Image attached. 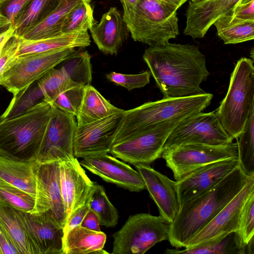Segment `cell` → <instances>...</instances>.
<instances>
[{
    "label": "cell",
    "instance_id": "f907efd6",
    "mask_svg": "<svg viewBox=\"0 0 254 254\" xmlns=\"http://www.w3.org/2000/svg\"><path fill=\"white\" fill-rule=\"evenodd\" d=\"M11 24V21L0 12V29L8 26Z\"/></svg>",
    "mask_w": 254,
    "mask_h": 254
},
{
    "label": "cell",
    "instance_id": "b9f144b4",
    "mask_svg": "<svg viewBox=\"0 0 254 254\" xmlns=\"http://www.w3.org/2000/svg\"><path fill=\"white\" fill-rule=\"evenodd\" d=\"M30 0H1L0 12L12 23L19 13Z\"/></svg>",
    "mask_w": 254,
    "mask_h": 254
},
{
    "label": "cell",
    "instance_id": "5b68a950",
    "mask_svg": "<svg viewBox=\"0 0 254 254\" xmlns=\"http://www.w3.org/2000/svg\"><path fill=\"white\" fill-rule=\"evenodd\" d=\"M177 10L161 0H138L124 10L123 18L134 41L160 45L179 34Z\"/></svg>",
    "mask_w": 254,
    "mask_h": 254
},
{
    "label": "cell",
    "instance_id": "6da1fadb",
    "mask_svg": "<svg viewBox=\"0 0 254 254\" xmlns=\"http://www.w3.org/2000/svg\"><path fill=\"white\" fill-rule=\"evenodd\" d=\"M143 58L163 98L206 93L201 83L209 75L205 55L194 45L170 43L150 46Z\"/></svg>",
    "mask_w": 254,
    "mask_h": 254
},
{
    "label": "cell",
    "instance_id": "3957f363",
    "mask_svg": "<svg viewBox=\"0 0 254 254\" xmlns=\"http://www.w3.org/2000/svg\"><path fill=\"white\" fill-rule=\"evenodd\" d=\"M212 97V94L205 93L189 97L163 98L125 110L113 143L202 112L210 105Z\"/></svg>",
    "mask_w": 254,
    "mask_h": 254
},
{
    "label": "cell",
    "instance_id": "5bb4252c",
    "mask_svg": "<svg viewBox=\"0 0 254 254\" xmlns=\"http://www.w3.org/2000/svg\"><path fill=\"white\" fill-rule=\"evenodd\" d=\"M125 110L94 122L77 125L73 140V154L84 158L110 152Z\"/></svg>",
    "mask_w": 254,
    "mask_h": 254
},
{
    "label": "cell",
    "instance_id": "60d3db41",
    "mask_svg": "<svg viewBox=\"0 0 254 254\" xmlns=\"http://www.w3.org/2000/svg\"><path fill=\"white\" fill-rule=\"evenodd\" d=\"M20 38L15 33L0 48V83L5 72L17 57Z\"/></svg>",
    "mask_w": 254,
    "mask_h": 254
},
{
    "label": "cell",
    "instance_id": "1f68e13d",
    "mask_svg": "<svg viewBox=\"0 0 254 254\" xmlns=\"http://www.w3.org/2000/svg\"><path fill=\"white\" fill-rule=\"evenodd\" d=\"M236 139L238 164L247 176H254V110Z\"/></svg>",
    "mask_w": 254,
    "mask_h": 254
},
{
    "label": "cell",
    "instance_id": "f546056e",
    "mask_svg": "<svg viewBox=\"0 0 254 254\" xmlns=\"http://www.w3.org/2000/svg\"><path fill=\"white\" fill-rule=\"evenodd\" d=\"M0 226L11 238L20 254L35 252L17 210L0 202Z\"/></svg>",
    "mask_w": 254,
    "mask_h": 254
},
{
    "label": "cell",
    "instance_id": "7dc6e473",
    "mask_svg": "<svg viewBox=\"0 0 254 254\" xmlns=\"http://www.w3.org/2000/svg\"><path fill=\"white\" fill-rule=\"evenodd\" d=\"M15 29L12 24L9 25L4 31L0 33V48L13 35Z\"/></svg>",
    "mask_w": 254,
    "mask_h": 254
},
{
    "label": "cell",
    "instance_id": "d590c367",
    "mask_svg": "<svg viewBox=\"0 0 254 254\" xmlns=\"http://www.w3.org/2000/svg\"><path fill=\"white\" fill-rule=\"evenodd\" d=\"M91 0H84L75 5L68 13L63 24L61 33L85 32L96 22Z\"/></svg>",
    "mask_w": 254,
    "mask_h": 254
},
{
    "label": "cell",
    "instance_id": "74e56055",
    "mask_svg": "<svg viewBox=\"0 0 254 254\" xmlns=\"http://www.w3.org/2000/svg\"><path fill=\"white\" fill-rule=\"evenodd\" d=\"M235 233L246 254V246L254 236V192L249 196L243 205Z\"/></svg>",
    "mask_w": 254,
    "mask_h": 254
},
{
    "label": "cell",
    "instance_id": "f5cc1de1",
    "mask_svg": "<svg viewBox=\"0 0 254 254\" xmlns=\"http://www.w3.org/2000/svg\"><path fill=\"white\" fill-rule=\"evenodd\" d=\"M1 0H0V1H1Z\"/></svg>",
    "mask_w": 254,
    "mask_h": 254
},
{
    "label": "cell",
    "instance_id": "ab89813d",
    "mask_svg": "<svg viewBox=\"0 0 254 254\" xmlns=\"http://www.w3.org/2000/svg\"><path fill=\"white\" fill-rule=\"evenodd\" d=\"M151 75L148 70L137 74H124L113 71L107 74L106 77L109 81L130 91L148 84Z\"/></svg>",
    "mask_w": 254,
    "mask_h": 254
},
{
    "label": "cell",
    "instance_id": "cb8c5ba5",
    "mask_svg": "<svg viewBox=\"0 0 254 254\" xmlns=\"http://www.w3.org/2000/svg\"><path fill=\"white\" fill-rule=\"evenodd\" d=\"M90 43L88 31L62 33L37 40L20 38L16 56L44 53L61 49L85 48L89 46Z\"/></svg>",
    "mask_w": 254,
    "mask_h": 254
},
{
    "label": "cell",
    "instance_id": "c3c4849f",
    "mask_svg": "<svg viewBox=\"0 0 254 254\" xmlns=\"http://www.w3.org/2000/svg\"><path fill=\"white\" fill-rule=\"evenodd\" d=\"M170 5L174 7L177 9L180 8L184 3L188 0H161Z\"/></svg>",
    "mask_w": 254,
    "mask_h": 254
},
{
    "label": "cell",
    "instance_id": "8d00e7d4",
    "mask_svg": "<svg viewBox=\"0 0 254 254\" xmlns=\"http://www.w3.org/2000/svg\"><path fill=\"white\" fill-rule=\"evenodd\" d=\"M0 202L19 210L32 214L35 213V198L0 179Z\"/></svg>",
    "mask_w": 254,
    "mask_h": 254
},
{
    "label": "cell",
    "instance_id": "d6986e66",
    "mask_svg": "<svg viewBox=\"0 0 254 254\" xmlns=\"http://www.w3.org/2000/svg\"><path fill=\"white\" fill-rule=\"evenodd\" d=\"M134 166L144 182L145 189L156 204L160 216L171 223L180 207L176 181L171 180L149 165L138 164Z\"/></svg>",
    "mask_w": 254,
    "mask_h": 254
},
{
    "label": "cell",
    "instance_id": "ac0fdd59",
    "mask_svg": "<svg viewBox=\"0 0 254 254\" xmlns=\"http://www.w3.org/2000/svg\"><path fill=\"white\" fill-rule=\"evenodd\" d=\"M60 187L67 218L85 204L94 187L77 158L59 161Z\"/></svg>",
    "mask_w": 254,
    "mask_h": 254
},
{
    "label": "cell",
    "instance_id": "8992f818",
    "mask_svg": "<svg viewBox=\"0 0 254 254\" xmlns=\"http://www.w3.org/2000/svg\"><path fill=\"white\" fill-rule=\"evenodd\" d=\"M254 110V60L243 57L231 74L227 93L215 114L223 128L233 140L243 131Z\"/></svg>",
    "mask_w": 254,
    "mask_h": 254
},
{
    "label": "cell",
    "instance_id": "52a82bcc",
    "mask_svg": "<svg viewBox=\"0 0 254 254\" xmlns=\"http://www.w3.org/2000/svg\"><path fill=\"white\" fill-rule=\"evenodd\" d=\"M171 223L159 216L130 215L113 235V254H143L156 244L168 240Z\"/></svg>",
    "mask_w": 254,
    "mask_h": 254
},
{
    "label": "cell",
    "instance_id": "ee69618b",
    "mask_svg": "<svg viewBox=\"0 0 254 254\" xmlns=\"http://www.w3.org/2000/svg\"><path fill=\"white\" fill-rule=\"evenodd\" d=\"M89 210V205L87 202L71 212L67 217L64 227V235L70 230L79 226Z\"/></svg>",
    "mask_w": 254,
    "mask_h": 254
},
{
    "label": "cell",
    "instance_id": "4dcf8cb0",
    "mask_svg": "<svg viewBox=\"0 0 254 254\" xmlns=\"http://www.w3.org/2000/svg\"><path fill=\"white\" fill-rule=\"evenodd\" d=\"M37 83L43 93V100L50 105L60 94L66 89L80 85L72 81L62 64L59 68L55 67L51 69L37 81Z\"/></svg>",
    "mask_w": 254,
    "mask_h": 254
},
{
    "label": "cell",
    "instance_id": "836d02e7",
    "mask_svg": "<svg viewBox=\"0 0 254 254\" xmlns=\"http://www.w3.org/2000/svg\"><path fill=\"white\" fill-rule=\"evenodd\" d=\"M169 254H245L235 232L231 233L215 242L183 250L167 249Z\"/></svg>",
    "mask_w": 254,
    "mask_h": 254
},
{
    "label": "cell",
    "instance_id": "4fadbf2b",
    "mask_svg": "<svg viewBox=\"0 0 254 254\" xmlns=\"http://www.w3.org/2000/svg\"><path fill=\"white\" fill-rule=\"evenodd\" d=\"M254 192V176L249 178L240 192L206 225L189 239L185 248L215 242L235 232L243 205Z\"/></svg>",
    "mask_w": 254,
    "mask_h": 254
},
{
    "label": "cell",
    "instance_id": "d6a6232c",
    "mask_svg": "<svg viewBox=\"0 0 254 254\" xmlns=\"http://www.w3.org/2000/svg\"><path fill=\"white\" fill-rule=\"evenodd\" d=\"M87 202L90 209L97 215L100 225L113 227L118 224V210L110 202L102 186L95 183Z\"/></svg>",
    "mask_w": 254,
    "mask_h": 254
},
{
    "label": "cell",
    "instance_id": "30bf717a",
    "mask_svg": "<svg viewBox=\"0 0 254 254\" xmlns=\"http://www.w3.org/2000/svg\"><path fill=\"white\" fill-rule=\"evenodd\" d=\"M176 181L208 164L238 158L237 143L225 145L188 144L164 151L161 155Z\"/></svg>",
    "mask_w": 254,
    "mask_h": 254
},
{
    "label": "cell",
    "instance_id": "83f0119b",
    "mask_svg": "<svg viewBox=\"0 0 254 254\" xmlns=\"http://www.w3.org/2000/svg\"><path fill=\"white\" fill-rule=\"evenodd\" d=\"M213 25L224 44H235L254 39V20L236 18L230 11L219 17Z\"/></svg>",
    "mask_w": 254,
    "mask_h": 254
},
{
    "label": "cell",
    "instance_id": "484cf974",
    "mask_svg": "<svg viewBox=\"0 0 254 254\" xmlns=\"http://www.w3.org/2000/svg\"><path fill=\"white\" fill-rule=\"evenodd\" d=\"M106 238V235L101 231L78 226L64 235V254H98L103 249Z\"/></svg>",
    "mask_w": 254,
    "mask_h": 254
},
{
    "label": "cell",
    "instance_id": "f6af8a7d",
    "mask_svg": "<svg viewBox=\"0 0 254 254\" xmlns=\"http://www.w3.org/2000/svg\"><path fill=\"white\" fill-rule=\"evenodd\" d=\"M0 254H20L11 238L0 226Z\"/></svg>",
    "mask_w": 254,
    "mask_h": 254
},
{
    "label": "cell",
    "instance_id": "d4e9b609",
    "mask_svg": "<svg viewBox=\"0 0 254 254\" xmlns=\"http://www.w3.org/2000/svg\"><path fill=\"white\" fill-rule=\"evenodd\" d=\"M123 110L112 105L95 87L87 85L75 117L77 125L94 122Z\"/></svg>",
    "mask_w": 254,
    "mask_h": 254
},
{
    "label": "cell",
    "instance_id": "9a60e30c",
    "mask_svg": "<svg viewBox=\"0 0 254 254\" xmlns=\"http://www.w3.org/2000/svg\"><path fill=\"white\" fill-rule=\"evenodd\" d=\"M35 254H64V227L47 213L17 210Z\"/></svg>",
    "mask_w": 254,
    "mask_h": 254
},
{
    "label": "cell",
    "instance_id": "603a6c76",
    "mask_svg": "<svg viewBox=\"0 0 254 254\" xmlns=\"http://www.w3.org/2000/svg\"><path fill=\"white\" fill-rule=\"evenodd\" d=\"M94 42L100 51L116 55L128 37V30L123 15L115 7H111L90 29Z\"/></svg>",
    "mask_w": 254,
    "mask_h": 254
},
{
    "label": "cell",
    "instance_id": "681fc988",
    "mask_svg": "<svg viewBox=\"0 0 254 254\" xmlns=\"http://www.w3.org/2000/svg\"><path fill=\"white\" fill-rule=\"evenodd\" d=\"M138 0H120L124 10H127L135 5Z\"/></svg>",
    "mask_w": 254,
    "mask_h": 254
},
{
    "label": "cell",
    "instance_id": "7402d4cb",
    "mask_svg": "<svg viewBox=\"0 0 254 254\" xmlns=\"http://www.w3.org/2000/svg\"><path fill=\"white\" fill-rule=\"evenodd\" d=\"M32 161L18 160L0 154V179L35 198L34 214L44 213L42 190L34 173Z\"/></svg>",
    "mask_w": 254,
    "mask_h": 254
},
{
    "label": "cell",
    "instance_id": "4316f807",
    "mask_svg": "<svg viewBox=\"0 0 254 254\" xmlns=\"http://www.w3.org/2000/svg\"><path fill=\"white\" fill-rule=\"evenodd\" d=\"M83 0H61L56 8L47 18L19 37L24 40H37L62 34L68 13Z\"/></svg>",
    "mask_w": 254,
    "mask_h": 254
},
{
    "label": "cell",
    "instance_id": "7a4b0ae2",
    "mask_svg": "<svg viewBox=\"0 0 254 254\" xmlns=\"http://www.w3.org/2000/svg\"><path fill=\"white\" fill-rule=\"evenodd\" d=\"M250 177L238 164L214 187L180 205L171 224L170 244L177 249L185 248L189 239L240 192Z\"/></svg>",
    "mask_w": 254,
    "mask_h": 254
},
{
    "label": "cell",
    "instance_id": "e0dca14e",
    "mask_svg": "<svg viewBox=\"0 0 254 254\" xmlns=\"http://www.w3.org/2000/svg\"><path fill=\"white\" fill-rule=\"evenodd\" d=\"M238 165L237 159L214 162L200 167L176 181L180 205L214 187Z\"/></svg>",
    "mask_w": 254,
    "mask_h": 254
},
{
    "label": "cell",
    "instance_id": "7c38bea8",
    "mask_svg": "<svg viewBox=\"0 0 254 254\" xmlns=\"http://www.w3.org/2000/svg\"><path fill=\"white\" fill-rule=\"evenodd\" d=\"M75 117L52 106L50 117L34 161H62L74 157Z\"/></svg>",
    "mask_w": 254,
    "mask_h": 254
},
{
    "label": "cell",
    "instance_id": "277c9868",
    "mask_svg": "<svg viewBox=\"0 0 254 254\" xmlns=\"http://www.w3.org/2000/svg\"><path fill=\"white\" fill-rule=\"evenodd\" d=\"M52 106L43 101L21 115L0 122V154L34 160L50 117Z\"/></svg>",
    "mask_w": 254,
    "mask_h": 254
},
{
    "label": "cell",
    "instance_id": "f35d334b",
    "mask_svg": "<svg viewBox=\"0 0 254 254\" xmlns=\"http://www.w3.org/2000/svg\"><path fill=\"white\" fill-rule=\"evenodd\" d=\"M85 86L78 85L66 89L58 95L51 105L76 117L82 100Z\"/></svg>",
    "mask_w": 254,
    "mask_h": 254
},
{
    "label": "cell",
    "instance_id": "e575fe53",
    "mask_svg": "<svg viewBox=\"0 0 254 254\" xmlns=\"http://www.w3.org/2000/svg\"><path fill=\"white\" fill-rule=\"evenodd\" d=\"M91 56L87 51H74L62 63L75 83L86 86L92 81Z\"/></svg>",
    "mask_w": 254,
    "mask_h": 254
},
{
    "label": "cell",
    "instance_id": "ffe728a7",
    "mask_svg": "<svg viewBox=\"0 0 254 254\" xmlns=\"http://www.w3.org/2000/svg\"><path fill=\"white\" fill-rule=\"evenodd\" d=\"M239 0H197L190 1L186 12L185 35L193 39L204 37L221 16L229 12Z\"/></svg>",
    "mask_w": 254,
    "mask_h": 254
},
{
    "label": "cell",
    "instance_id": "816d5d0a",
    "mask_svg": "<svg viewBox=\"0 0 254 254\" xmlns=\"http://www.w3.org/2000/svg\"><path fill=\"white\" fill-rule=\"evenodd\" d=\"M190 1H195V0H189Z\"/></svg>",
    "mask_w": 254,
    "mask_h": 254
},
{
    "label": "cell",
    "instance_id": "f1b7e54d",
    "mask_svg": "<svg viewBox=\"0 0 254 254\" xmlns=\"http://www.w3.org/2000/svg\"><path fill=\"white\" fill-rule=\"evenodd\" d=\"M61 0H30L12 23L15 34H23L47 18L57 7Z\"/></svg>",
    "mask_w": 254,
    "mask_h": 254
},
{
    "label": "cell",
    "instance_id": "bcb514c9",
    "mask_svg": "<svg viewBox=\"0 0 254 254\" xmlns=\"http://www.w3.org/2000/svg\"><path fill=\"white\" fill-rule=\"evenodd\" d=\"M100 225L97 215L90 209L86 214L80 226L93 231L100 232Z\"/></svg>",
    "mask_w": 254,
    "mask_h": 254
},
{
    "label": "cell",
    "instance_id": "7bdbcfd3",
    "mask_svg": "<svg viewBox=\"0 0 254 254\" xmlns=\"http://www.w3.org/2000/svg\"><path fill=\"white\" fill-rule=\"evenodd\" d=\"M230 11L236 18L254 20V0H239Z\"/></svg>",
    "mask_w": 254,
    "mask_h": 254
},
{
    "label": "cell",
    "instance_id": "ba28073f",
    "mask_svg": "<svg viewBox=\"0 0 254 254\" xmlns=\"http://www.w3.org/2000/svg\"><path fill=\"white\" fill-rule=\"evenodd\" d=\"M75 51V48L17 56L4 73L0 85L15 96L38 81Z\"/></svg>",
    "mask_w": 254,
    "mask_h": 254
},
{
    "label": "cell",
    "instance_id": "9c48e42d",
    "mask_svg": "<svg viewBox=\"0 0 254 254\" xmlns=\"http://www.w3.org/2000/svg\"><path fill=\"white\" fill-rule=\"evenodd\" d=\"M215 111L194 114L181 120L167 138L163 151L188 144L225 145L233 142Z\"/></svg>",
    "mask_w": 254,
    "mask_h": 254
},
{
    "label": "cell",
    "instance_id": "2e32d148",
    "mask_svg": "<svg viewBox=\"0 0 254 254\" xmlns=\"http://www.w3.org/2000/svg\"><path fill=\"white\" fill-rule=\"evenodd\" d=\"M81 165L104 181L131 191L145 189L144 182L137 171L108 153L82 158Z\"/></svg>",
    "mask_w": 254,
    "mask_h": 254
},
{
    "label": "cell",
    "instance_id": "8fae6325",
    "mask_svg": "<svg viewBox=\"0 0 254 254\" xmlns=\"http://www.w3.org/2000/svg\"><path fill=\"white\" fill-rule=\"evenodd\" d=\"M180 121L166 123L153 129L114 142L110 153L134 165H150L161 157L167 138Z\"/></svg>",
    "mask_w": 254,
    "mask_h": 254
},
{
    "label": "cell",
    "instance_id": "44dd1931",
    "mask_svg": "<svg viewBox=\"0 0 254 254\" xmlns=\"http://www.w3.org/2000/svg\"><path fill=\"white\" fill-rule=\"evenodd\" d=\"M32 162L34 173L42 189L46 213L64 227L67 215L60 187L59 161Z\"/></svg>",
    "mask_w": 254,
    "mask_h": 254
}]
</instances>
